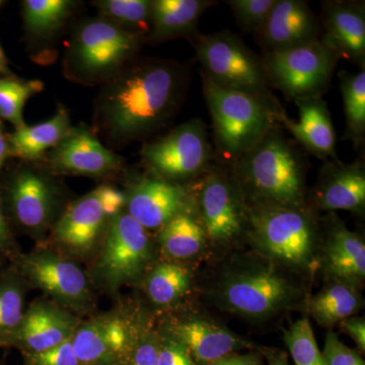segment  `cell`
Returning a JSON list of instances; mask_svg holds the SVG:
<instances>
[{"mask_svg": "<svg viewBox=\"0 0 365 365\" xmlns=\"http://www.w3.org/2000/svg\"><path fill=\"white\" fill-rule=\"evenodd\" d=\"M1 4H2V2H1V1H0V6H1Z\"/></svg>", "mask_w": 365, "mask_h": 365, "instance_id": "cell-47", "label": "cell"}, {"mask_svg": "<svg viewBox=\"0 0 365 365\" xmlns=\"http://www.w3.org/2000/svg\"><path fill=\"white\" fill-rule=\"evenodd\" d=\"M309 204L317 211L335 213L349 211L364 215L365 210V169L364 160L344 163L337 160L324 162L318 179L309 191Z\"/></svg>", "mask_w": 365, "mask_h": 365, "instance_id": "cell-17", "label": "cell"}, {"mask_svg": "<svg viewBox=\"0 0 365 365\" xmlns=\"http://www.w3.org/2000/svg\"><path fill=\"white\" fill-rule=\"evenodd\" d=\"M125 211L145 230H160L173 217L196 206V190L155 177L132 182Z\"/></svg>", "mask_w": 365, "mask_h": 365, "instance_id": "cell-13", "label": "cell"}, {"mask_svg": "<svg viewBox=\"0 0 365 365\" xmlns=\"http://www.w3.org/2000/svg\"><path fill=\"white\" fill-rule=\"evenodd\" d=\"M125 194L101 186L74 201L54 227V239L61 248L86 256L104 239L113 218L125 209Z\"/></svg>", "mask_w": 365, "mask_h": 365, "instance_id": "cell-12", "label": "cell"}, {"mask_svg": "<svg viewBox=\"0 0 365 365\" xmlns=\"http://www.w3.org/2000/svg\"><path fill=\"white\" fill-rule=\"evenodd\" d=\"M71 129V118L66 108L40 124L21 127L9 137V153L26 160H38L47 150H53Z\"/></svg>", "mask_w": 365, "mask_h": 365, "instance_id": "cell-26", "label": "cell"}, {"mask_svg": "<svg viewBox=\"0 0 365 365\" xmlns=\"http://www.w3.org/2000/svg\"><path fill=\"white\" fill-rule=\"evenodd\" d=\"M265 356L268 365H290L287 353L282 350H267Z\"/></svg>", "mask_w": 365, "mask_h": 365, "instance_id": "cell-44", "label": "cell"}, {"mask_svg": "<svg viewBox=\"0 0 365 365\" xmlns=\"http://www.w3.org/2000/svg\"><path fill=\"white\" fill-rule=\"evenodd\" d=\"M230 168L249 207L309 206V162L277 126Z\"/></svg>", "mask_w": 365, "mask_h": 365, "instance_id": "cell-2", "label": "cell"}, {"mask_svg": "<svg viewBox=\"0 0 365 365\" xmlns=\"http://www.w3.org/2000/svg\"><path fill=\"white\" fill-rule=\"evenodd\" d=\"M319 269L329 281L361 288L365 278V245L335 213L321 218Z\"/></svg>", "mask_w": 365, "mask_h": 365, "instance_id": "cell-16", "label": "cell"}, {"mask_svg": "<svg viewBox=\"0 0 365 365\" xmlns=\"http://www.w3.org/2000/svg\"><path fill=\"white\" fill-rule=\"evenodd\" d=\"M52 170L63 174L103 177L121 167V158L85 128H72L47 155Z\"/></svg>", "mask_w": 365, "mask_h": 365, "instance_id": "cell-20", "label": "cell"}, {"mask_svg": "<svg viewBox=\"0 0 365 365\" xmlns=\"http://www.w3.org/2000/svg\"><path fill=\"white\" fill-rule=\"evenodd\" d=\"M78 326V319L63 307L38 299L26 309L6 345L23 348L28 354L45 351L71 339Z\"/></svg>", "mask_w": 365, "mask_h": 365, "instance_id": "cell-21", "label": "cell"}, {"mask_svg": "<svg viewBox=\"0 0 365 365\" xmlns=\"http://www.w3.org/2000/svg\"><path fill=\"white\" fill-rule=\"evenodd\" d=\"M16 274H7L0 278V344L7 341L16 332L24 318L25 288Z\"/></svg>", "mask_w": 365, "mask_h": 365, "instance_id": "cell-33", "label": "cell"}, {"mask_svg": "<svg viewBox=\"0 0 365 365\" xmlns=\"http://www.w3.org/2000/svg\"><path fill=\"white\" fill-rule=\"evenodd\" d=\"M201 78L212 123L215 160L232 165L277 126V115L284 109L274 96L227 90L202 73Z\"/></svg>", "mask_w": 365, "mask_h": 365, "instance_id": "cell-4", "label": "cell"}, {"mask_svg": "<svg viewBox=\"0 0 365 365\" xmlns=\"http://www.w3.org/2000/svg\"><path fill=\"white\" fill-rule=\"evenodd\" d=\"M158 365H196L186 346L167 331L160 335Z\"/></svg>", "mask_w": 365, "mask_h": 365, "instance_id": "cell-39", "label": "cell"}, {"mask_svg": "<svg viewBox=\"0 0 365 365\" xmlns=\"http://www.w3.org/2000/svg\"><path fill=\"white\" fill-rule=\"evenodd\" d=\"M341 329L359 346L360 351L365 350V321L360 317H350L340 323Z\"/></svg>", "mask_w": 365, "mask_h": 365, "instance_id": "cell-41", "label": "cell"}, {"mask_svg": "<svg viewBox=\"0 0 365 365\" xmlns=\"http://www.w3.org/2000/svg\"><path fill=\"white\" fill-rule=\"evenodd\" d=\"M95 274L106 288L117 290L135 282L153 259V245L148 230L125 211L110 222Z\"/></svg>", "mask_w": 365, "mask_h": 365, "instance_id": "cell-11", "label": "cell"}, {"mask_svg": "<svg viewBox=\"0 0 365 365\" xmlns=\"http://www.w3.org/2000/svg\"><path fill=\"white\" fill-rule=\"evenodd\" d=\"M57 199L51 180L31 168L16 172L9 185V200L14 220L34 234L43 232L51 222Z\"/></svg>", "mask_w": 365, "mask_h": 365, "instance_id": "cell-22", "label": "cell"}, {"mask_svg": "<svg viewBox=\"0 0 365 365\" xmlns=\"http://www.w3.org/2000/svg\"><path fill=\"white\" fill-rule=\"evenodd\" d=\"M277 0H227L237 25L256 37Z\"/></svg>", "mask_w": 365, "mask_h": 365, "instance_id": "cell-36", "label": "cell"}, {"mask_svg": "<svg viewBox=\"0 0 365 365\" xmlns=\"http://www.w3.org/2000/svg\"><path fill=\"white\" fill-rule=\"evenodd\" d=\"M167 331L186 346L196 365H211L250 345L225 327L199 317L174 322Z\"/></svg>", "mask_w": 365, "mask_h": 365, "instance_id": "cell-24", "label": "cell"}, {"mask_svg": "<svg viewBox=\"0 0 365 365\" xmlns=\"http://www.w3.org/2000/svg\"><path fill=\"white\" fill-rule=\"evenodd\" d=\"M21 267L34 287L50 295L57 304L76 311L90 304L88 278L74 262L52 252L41 251L24 257Z\"/></svg>", "mask_w": 365, "mask_h": 365, "instance_id": "cell-14", "label": "cell"}, {"mask_svg": "<svg viewBox=\"0 0 365 365\" xmlns=\"http://www.w3.org/2000/svg\"><path fill=\"white\" fill-rule=\"evenodd\" d=\"M9 155H11V153H9V138H7L4 130H2L1 126H0V170L4 167Z\"/></svg>", "mask_w": 365, "mask_h": 365, "instance_id": "cell-45", "label": "cell"}, {"mask_svg": "<svg viewBox=\"0 0 365 365\" xmlns=\"http://www.w3.org/2000/svg\"><path fill=\"white\" fill-rule=\"evenodd\" d=\"M283 340L295 365H326L309 317L297 319L292 324L283 332Z\"/></svg>", "mask_w": 365, "mask_h": 365, "instance_id": "cell-35", "label": "cell"}, {"mask_svg": "<svg viewBox=\"0 0 365 365\" xmlns=\"http://www.w3.org/2000/svg\"><path fill=\"white\" fill-rule=\"evenodd\" d=\"M143 40L101 16L86 19L67 45L64 73L81 85H104L135 58Z\"/></svg>", "mask_w": 365, "mask_h": 365, "instance_id": "cell-6", "label": "cell"}, {"mask_svg": "<svg viewBox=\"0 0 365 365\" xmlns=\"http://www.w3.org/2000/svg\"><path fill=\"white\" fill-rule=\"evenodd\" d=\"M199 182L196 207L207 242L227 247L246 237L248 206L230 168L215 160Z\"/></svg>", "mask_w": 365, "mask_h": 365, "instance_id": "cell-10", "label": "cell"}, {"mask_svg": "<svg viewBox=\"0 0 365 365\" xmlns=\"http://www.w3.org/2000/svg\"><path fill=\"white\" fill-rule=\"evenodd\" d=\"M210 0H153L150 33L145 37L150 44H160L176 39L192 37L199 20L209 7Z\"/></svg>", "mask_w": 365, "mask_h": 365, "instance_id": "cell-25", "label": "cell"}, {"mask_svg": "<svg viewBox=\"0 0 365 365\" xmlns=\"http://www.w3.org/2000/svg\"><path fill=\"white\" fill-rule=\"evenodd\" d=\"M299 108V121L295 122L285 111L277 115L282 125L307 153L323 162L337 160L336 132L332 116L323 98H312L295 102Z\"/></svg>", "mask_w": 365, "mask_h": 365, "instance_id": "cell-23", "label": "cell"}, {"mask_svg": "<svg viewBox=\"0 0 365 365\" xmlns=\"http://www.w3.org/2000/svg\"><path fill=\"white\" fill-rule=\"evenodd\" d=\"M321 41L340 58L365 69L364 2H322Z\"/></svg>", "mask_w": 365, "mask_h": 365, "instance_id": "cell-19", "label": "cell"}, {"mask_svg": "<svg viewBox=\"0 0 365 365\" xmlns=\"http://www.w3.org/2000/svg\"><path fill=\"white\" fill-rule=\"evenodd\" d=\"M29 365H79L71 339L38 353H29Z\"/></svg>", "mask_w": 365, "mask_h": 365, "instance_id": "cell-40", "label": "cell"}, {"mask_svg": "<svg viewBox=\"0 0 365 365\" xmlns=\"http://www.w3.org/2000/svg\"><path fill=\"white\" fill-rule=\"evenodd\" d=\"M338 78L345 113L343 138L349 140L355 148H360L365 139V69L357 73L341 71Z\"/></svg>", "mask_w": 365, "mask_h": 365, "instance_id": "cell-31", "label": "cell"}, {"mask_svg": "<svg viewBox=\"0 0 365 365\" xmlns=\"http://www.w3.org/2000/svg\"><path fill=\"white\" fill-rule=\"evenodd\" d=\"M294 275L267 261L235 264L220 275L213 299L230 313L266 321L302 304L304 288Z\"/></svg>", "mask_w": 365, "mask_h": 365, "instance_id": "cell-5", "label": "cell"}, {"mask_svg": "<svg viewBox=\"0 0 365 365\" xmlns=\"http://www.w3.org/2000/svg\"><path fill=\"white\" fill-rule=\"evenodd\" d=\"M319 20L304 0H277L256 36L263 54L321 39Z\"/></svg>", "mask_w": 365, "mask_h": 365, "instance_id": "cell-18", "label": "cell"}, {"mask_svg": "<svg viewBox=\"0 0 365 365\" xmlns=\"http://www.w3.org/2000/svg\"><path fill=\"white\" fill-rule=\"evenodd\" d=\"M340 59L321 39L262 56L271 90L294 103L323 98Z\"/></svg>", "mask_w": 365, "mask_h": 365, "instance_id": "cell-8", "label": "cell"}, {"mask_svg": "<svg viewBox=\"0 0 365 365\" xmlns=\"http://www.w3.org/2000/svg\"><path fill=\"white\" fill-rule=\"evenodd\" d=\"M319 211L304 207H249L246 239L263 260L295 275L319 269Z\"/></svg>", "mask_w": 365, "mask_h": 365, "instance_id": "cell-3", "label": "cell"}, {"mask_svg": "<svg viewBox=\"0 0 365 365\" xmlns=\"http://www.w3.org/2000/svg\"><path fill=\"white\" fill-rule=\"evenodd\" d=\"M188 79L187 69L172 60H132L102 85L96 129L114 148L148 138L176 115Z\"/></svg>", "mask_w": 365, "mask_h": 365, "instance_id": "cell-1", "label": "cell"}, {"mask_svg": "<svg viewBox=\"0 0 365 365\" xmlns=\"http://www.w3.org/2000/svg\"><path fill=\"white\" fill-rule=\"evenodd\" d=\"M322 353L326 365H365L359 353L346 346L332 331L327 334Z\"/></svg>", "mask_w": 365, "mask_h": 365, "instance_id": "cell-38", "label": "cell"}, {"mask_svg": "<svg viewBox=\"0 0 365 365\" xmlns=\"http://www.w3.org/2000/svg\"><path fill=\"white\" fill-rule=\"evenodd\" d=\"M193 284L191 271L175 261H163L150 269L145 290L153 304L167 307L185 297Z\"/></svg>", "mask_w": 365, "mask_h": 365, "instance_id": "cell-29", "label": "cell"}, {"mask_svg": "<svg viewBox=\"0 0 365 365\" xmlns=\"http://www.w3.org/2000/svg\"><path fill=\"white\" fill-rule=\"evenodd\" d=\"M158 241L163 253L176 260L193 258L207 242L197 207L182 211L158 230Z\"/></svg>", "mask_w": 365, "mask_h": 365, "instance_id": "cell-27", "label": "cell"}, {"mask_svg": "<svg viewBox=\"0 0 365 365\" xmlns=\"http://www.w3.org/2000/svg\"><path fill=\"white\" fill-rule=\"evenodd\" d=\"M141 158L151 177L185 185L205 174L215 150L202 120L193 119L144 144Z\"/></svg>", "mask_w": 365, "mask_h": 365, "instance_id": "cell-9", "label": "cell"}, {"mask_svg": "<svg viewBox=\"0 0 365 365\" xmlns=\"http://www.w3.org/2000/svg\"><path fill=\"white\" fill-rule=\"evenodd\" d=\"M76 6V2L69 0H26L21 2L26 34L35 40L53 37L66 25Z\"/></svg>", "mask_w": 365, "mask_h": 365, "instance_id": "cell-30", "label": "cell"}, {"mask_svg": "<svg viewBox=\"0 0 365 365\" xmlns=\"http://www.w3.org/2000/svg\"><path fill=\"white\" fill-rule=\"evenodd\" d=\"M201 73L216 86L253 95L274 96L268 85L262 57L252 51L235 33L197 32L189 38Z\"/></svg>", "mask_w": 365, "mask_h": 365, "instance_id": "cell-7", "label": "cell"}, {"mask_svg": "<svg viewBox=\"0 0 365 365\" xmlns=\"http://www.w3.org/2000/svg\"><path fill=\"white\" fill-rule=\"evenodd\" d=\"M0 73H2V74L11 73V71H9V62H7L6 54H4V50H2L1 46H0Z\"/></svg>", "mask_w": 365, "mask_h": 365, "instance_id": "cell-46", "label": "cell"}, {"mask_svg": "<svg viewBox=\"0 0 365 365\" xmlns=\"http://www.w3.org/2000/svg\"><path fill=\"white\" fill-rule=\"evenodd\" d=\"M139 329L119 314H105L79 325L72 345L79 365H114L129 359Z\"/></svg>", "mask_w": 365, "mask_h": 365, "instance_id": "cell-15", "label": "cell"}, {"mask_svg": "<svg viewBox=\"0 0 365 365\" xmlns=\"http://www.w3.org/2000/svg\"><path fill=\"white\" fill-rule=\"evenodd\" d=\"M211 365H261V357L257 353L240 354L237 352L227 355Z\"/></svg>", "mask_w": 365, "mask_h": 365, "instance_id": "cell-42", "label": "cell"}, {"mask_svg": "<svg viewBox=\"0 0 365 365\" xmlns=\"http://www.w3.org/2000/svg\"><path fill=\"white\" fill-rule=\"evenodd\" d=\"M43 88L44 85L39 81L0 78V118L11 122L16 129L25 126L24 107L29 98L40 93Z\"/></svg>", "mask_w": 365, "mask_h": 365, "instance_id": "cell-34", "label": "cell"}, {"mask_svg": "<svg viewBox=\"0 0 365 365\" xmlns=\"http://www.w3.org/2000/svg\"><path fill=\"white\" fill-rule=\"evenodd\" d=\"M9 242H11V235H9V227H7L6 216L0 206V250L7 249Z\"/></svg>", "mask_w": 365, "mask_h": 365, "instance_id": "cell-43", "label": "cell"}, {"mask_svg": "<svg viewBox=\"0 0 365 365\" xmlns=\"http://www.w3.org/2000/svg\"><path fill=\"white\" fill-rule=\"evenodd\" d=\"M160 335L150 329H139L129 355V365H158Z\"/></svg>", "mask_w": 365, "mask_h": 365, "instance_id": "cell-37", "label": "cell"}, {"mask_svg": "<svg viewBox=\"0 0 365 365\" xmlns=\"http://www.w3.org/2000/svg\"><path fill=\"white\" fill-rule=\"evenodd\" d=\"M364 304L359 288L330 281L307 300V313L324 328L331 329L343 319L354 316Z\"/></svg>", "mask_w": 365, "mask_h": 365, "instance_id": "cell-28", "label": "cell"}, {"mask_svg": "<svg viewBox=\"0 0 365 365\" xmlns=\"http://www.w3.org/2000/svg\"><path fill=\"white\" fill-rule=\"evenodd\" d=\"M98 16L145 40L150 33L153 0H100L93 2Z\"/></svg>", "mask_w": 365, "mask_h": 365, "instance_id": "cell-32", "label": "cell"}]
</instances>
